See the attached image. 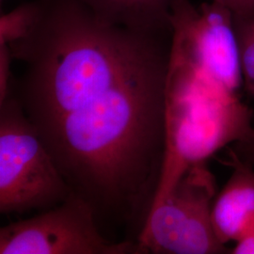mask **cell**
<instances>
[{"label":"cell","mask_w":254,"mask_h":254,"mask_svg":"<svg viewBox=\"0 0 254 254\" xmlns=\"http://www.w3.org/2000/svg\"><path fill=\"white\" fill-rule=\"evenodd\" d=\"M230 149L234 151L241 159L254 166V127L249 133L235 144L230 146Z\"/></svg>","instance_id":"7c38bea8"},{"label":"cell","mask_w":254,"mask_h":254,"mask_svg":"<svg viewBox=\"0 0 254 254\" xmlns=\"http://www.w3.org/2000/svg\"><path fill=\"white\" fill-rule=\"evenodd\" d=\"M72 194L35 127L9 92L0 104V212L44 211Z\"/></svg>","instance_id":"3957f363"},{"label":"cell","mask_w":254,"mask_h":254,"mask_svg":"<svg viewBox=\"0 0 254 254\" xmlns=\"http://www.w3.org/2000/svg\"><path fill=\"white\" fill-rule=\"evenodd\" d=\"M172 23L171 53L239 94L244 86L233 13L213 1L197 8L190 0H176Z\"/></svg>","instance_id":"8992f818"},{"label":"cell","mask_w":254,"mask_h":254,"mask_svg":"<svg viewBox=\"0 0 254 254\" xmlns=\"http://www.w3.org/2000/svg\"><path fill=\"white\" fill-rule=\"evenodd\" d=\"M232 173L218 192L212 221L221 244L235 245L254 232V166L229 148Z\"/></svg>","instance_id":"52a82bcc"},{"label":"cell","mask_w":254,"mask_h":254,"mask_svg":"<svg viewBox=\"0 0 254 254\" xmlns=\"http://www.w3.org/2000/svg\"><path fill=\"white\" fill-rule=\"evenodd\" d=\"M230 254H254V232L230 248Z\"/></svg>","instance_id":"5bb4252c"},{"label":"cell","mask_w":254,"mask_h":254,"mask_svg":"<svg viewBox=\"0 0 254 254\" xmlns=\"http://www.w3.org/2000/svg\"><path fill=\"white\" fill-rule=\"evenodd\" d=\"M134 242L104 237L90 202L73 193L54 207L0 229V254H138Z\"/></svg>","instance_id":"5b68a950"},{"label":"cell","mask_w":254,"mask_h":254,"mask_svg":"<svg viewBox=\"0 0 254 254\" xmlns=\"http://www.w3.org/2000/svg\"><path fill=\"white\" fill-rule=\"evenodd\" d=\"M12 55L9 45H0V104L9 96L10 84V64Z\"/></svg>","instance_id":"8fae6325"},{"label":"cell","mask_w":254,"mask_h":254,"mask_svg":"<svg viewBox=\"0 0 254 254\" xmlns=\"http://www.w3.org/2000/svg\"><path fill=\"white\" fill-rule=\"evenodd\" d=\"M99 18L147 32L173 30L176 0H79Z\"/></svg>","instance_id":"ba28073f"},{"label":"cell","mask_w":254,"mask_h":254,"mask_svg":"<svg viewBox=\"0 0 254 254\" xmlns=\"http://www.w3.org/2000/svg\"><path fill=\"white\" fill-rule=\"evenodd\" d=\"M42 14V3H27L1 16L0 45L18 42L32 31Z\"/></svg>","instance_id":"9c48e42d"},{"label":"cell","mask_w":254,"mask_h":254,"mask_svg":"<svg viewBox=\"0 0 254 254\" xmlns=\"http://www.w3.org/2000/svg\"><path fill=\"white\" fill-rule=\"evenodd\" d=\"M163 33L110 24L79 0H45L32 31L9 45L26 65L10 92L97 217L129 218L153 204L172 48Z\"/></svg>","instance_id":"6da1fadb"},{"label":"cell","mask_w":254,"mask_h":254,"mask_svg":"<svg viewBox=\"0 0 254 254\" xmlns=\"http://www.w3.org/2000/svg\"><path fill=\"white\" fill-rule=\"evenodd\" d=\"M217 183L207 163L189 169L172 190L150 209L138 235L143 254H230L212 221Z\"/></svg>","instance_id":"277c9868"},{"label":"cell","mask_w":254,"mask_h":254,"mask_svg":"<svg viewBox=\"0 0 254 254\" xmlns=\"http://www.w3.org/2000/svg\"><path fill=\"white\" fill-rule=\"evenodd\" d=\"M234 18L243 86L249 94L254 96V13Z\"/></svg>","instance_id":"30bf717a"},{"label":"cell","mask_w":254,"mask_h":254,"mask_svg":"<svg viewBox=\"0 0 254 254\" xmlns=\"http://www.w3.org/2000/svg\"><path fill=\"white\" fill-rule=\"evenodd\" d=\"M254 112L239 94L224 90L171 54L166 87L165 152L151 206L158 204L191 167L207 163L253 128Z\"/></svg>","instance_id":"7a4b0ae2"},{"label":"cell","mask_w":254,"mask_h":254,"mask_svg":"<svg viewBox=\"0 0 254 254\" xmlns=\"http://www.w3.org/2000/svg\"><path fill=\"white\" fill-rule=\"evenodd\" d=\"M229 9L235 17L254 13V0H212Z\"/></svg>","instance_id":"4fadbf2b"}]
</instances>
